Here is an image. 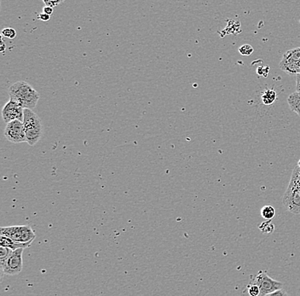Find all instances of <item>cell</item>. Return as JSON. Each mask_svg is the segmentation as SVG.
Returning <instances> with one entry per match:
<instances>
[{"instance_id":"26","label":"cell","mask_w":300,"mask_h":296,"mask_svg":"<svg viewBox=\"0 0 300 296\" xmlns=\"http://www.w3.org/2000/svg\"><path fill=\"white\" fill-rule=\"evenodd\" d=\"M298 166L300 167V160H299V162H298Z\"/></svg>"},{"instance_id":"12","label":"cell","mask_w":300,"mask_h":296,"mask_svg":"<svg viewBox=\"0 0 300 296\" xmlns=\"http://www.w3.org/2000/svg\"><path fill=\"white\" fill-rule=\"evenodd\" d=\"M277 97V91L274 89H266L262 94V96H261L262 102H263L264 105H271V104H273L276 102Z\"/></svg>"},{"instance_id":"25","label":"cell","mask_w":300,"mask_h":296,"mask_svg":"<svg viewBox=\"0 0 300 296\" xmlns=\"http://www.w3.org/2000/svg\"><path fill=\"white\" fill-rule=\"evenodd\" d=\"M1 43H2V46H1V51L2 52H4V50H5V46H4V43H3V38H1Z\"/></svg>"},{"instance_id":"17","label":"cell","mask_w":300,"mask_h":296,"mask_svg":"<svg viewBox=\"0 0 300 296\" xmlns=\"http://www.w3.org/2000/svg\"><path fill=\"white\" fill-rule=\"evenodd\" d=\"M239 52L242 56H250L254 52V48L250 45H243L239 48Z\"/></svg>"},{"instance_id":"20","label":"cell","mask_w":300,"mask_h":296,"mask_svg":"<svg viewBox=\"0 0 300 296\" xmlns=\"http://www.w3.org/2000/svg\"><path fill=\"white\" fill-rule=\"evenodd\" d=\"M290 73V74H296V75H298V74H300V61L299 62V63L295 64V65H294V66L293 67V68H292L289 71H288V73Z\"/></svg>"},{"instance_id":"9","label":"cell","mask_w":300,"mask_h":296,"mask_svg":"<svg viewBox=\"0 0 300 296\" xmlns=\"http://www.w3.org/2000/svg\"><path fill=\"white\" fill-rule=\"evenodd\" d=\"M300 61V47L294 48L292 50H287L284 54L283 57L280 60L279 68L280 69L288 73V71Z\"/></svg>"},{"instance_id":"18","label":"cell","mask_w":300,"mask_h":296,"mask_svg":"<svg viewBox=\"0 0 300 296\" xmlns=\"http://www.w3.org/2000/svg\"><path fill=\"white\" fill-rule=\"evenodd\" d=\"M248 295L250 296H260V290L259 288L255 285V284H251L249 283L248 285Z\"/></svg>"},{"instance_id":"8","label":"cell","mask_w":300,"mask_h":296,"mask_svg":"<svg viewBox=\"0 0 300 296\" xmlns=\"http://www.w3.org/2000/svg\"><path fill=\"white\" fill-rule=\"evenodd\" d=\"M2 117L5 123L8 124L14 120H21L23 122L24 109L20 104L10 100L3 106Z\"/></svg>"},{"instance_id":"19","label":"cell","mask_w":300,"mask_h":296,"mask_svg":"<svg viewBox=\"0 0 300 296\" xmlns=\"http://www.w3.org/2000/svg\"><path fill=\"white\" fill-rule=\"evenodd\" d=\"M44 3L46 4V6L54 7L58 6L59 4L63 3V0H44Z\"/></svg>"},{"instance_id":"4","label":"cell","mask_w":300,"mask_h":296,"mask_svg":"<svg viewBox=\"0 0 300 296\" xmlns=\"http://www.w3.org/2000/svg\"><path fill=\"white\" fill-rule=\"evenodd\" d=\"M0 236L9 237L16 243L26 244L30 246L36 235L30 226H17V227H1Z\"/></svg>"},{"instance_id":"21","label":"cell","mask_w":300,"mask_h":296,"mask_svg":"<svg viewBox=\"0 0 300 296\" xmlns=\"http://www.w3.org/2000/svg\"><path fill=\"white\" fill-rule=\"evenodd\" d=\"M265 296H288L287 292L285 291V290H277V291H275L273 293L269 294V295H266Z\"/></svg>"},{"instance_id":"10","label":"cell","mask_w":300,"mask_h":296,"mask_svg":"<svg viewBox=\"0 0 300 296\" xmlns=\"http://www.w3.org/2000/svg\"><path fill=\"white\" fill-rule=\"evenodd\" d=\"M287 103L290 110L300 117V93L295 91L287 97Z\"/></svg>"},{"instance_id":"7","label":"cell","mask_w":300,"mask_h":296,"mask_svg":"<svg viewBox=\"0 0 300 296\" xmlns=\"http://www.w3.org/2000/svg\"><path fill=\"white\" fill-rule=\"evenodd\" d=\"M4 136L6 139L11 143H21L26 142L23 122L21 120H14L6 124L4 129Z\"/></svg>"},{"instance_id":"16","label":"cell","mask_w":300,"mask_h":296,"mask_svg":"<svg viewBox=\"0 0 300 296\" xmlns=\"http://www.w3.org/2000/svg\"><path fill=\"white\" fill-rule=\"evenodd\" d=\"M1 36L13 40L17 37V31L11 27H4L3 30L1 31Z\"/></svg>"},{"instance_id":"2","label":"cell","mask_w":300,"mask_h":296,"mask_svg":"<svg viewBox=\"0 0 300 296\" xmlns=\"http://www.w3.org/2000/svg\"><path fill=\"white\" fill-rule=\"evenodd\" d=\"M285 208L294 214L300 213V169L299 166L294 167L290 183L282 198Z\"/></svg>"},{"instance_id":"3","label":"cell","mask_w":300,"mask_h":296,"mask_svg":"<svg viewBox=\"0 0 300 296\" xmlns=\"http://www.w3.org/2000/svg\"><path fill=\"white\" fill-rule=\"evenodd\" d=\"M26 143L34 146L43 136V127L40 117L33 110L25 109L23 119Z\"/></svg>"},{"instance_id":"14","label":"cell","mask_w":300,"mask_h":296,"mask_svg":"<svg viewBox=\"0 0 300 296\" xmlns=\"http://www.w3.org/2000/svg\"><path fill=\"white\" fill-rule=\"evenodd\" d=\"M258 229L263 234H272L276 230V227L271 220H265L258 227Z\"/></svg>"},{"instance_id":"5","label":"cell","mask_w":300,"mask_h":296,"mask_svg":"<svg viewBox=\"0 0 300 296\" xmlns=\"http://www.w3.org/2000/svg\"><path fill=\"white\" fill-rule=\"evenodd\" d=\"M251 284L257 285L260 290L261 296H265L269 294L273 293L277 290H281L283 284L273 279L268 275L267 273L260 271L257 275L251 280Z\"/></svg>"},{"instance_id":"11","label":"cell","mask_w":300,"mask_h":296,"mask_svg":"<svg viewBox=\"0 0 300 296\" xmlns=\"http://www.w3.org/2000/svg\"><path fill=\"white\" fill-rule=\"evenodd\" d=\"M0 244L1 246L5 247V248H9L10 250H17L18 249H26L28 248V245L26 244H19V243H16L13 242L12 240L7 237V236H0Z\"/></svg>"},{"instance_id":"13","label":"cell","mask_w":300,"mask_h":296,"mask_svg":"<svg viewBox=\"0 0 300 296\" xmlns=\"http://www.w3.org/2000/svg\"><path fill=\"white\" fill-rule=\"evenodd\" d=\"M261 216L265 220H272L276 216V209L271 205H265L260 210Z\"/></svg>"},{"instance_id":"23","label":"cell","mask_w":300,"mask_h":296,"mask_svg":"<svg viewBox=\"0 0 300 296\" xmlns=\"http://www.w3.org/2000/svg\"><path fill=\"white\" fill-rule=\"evenodd\" d=\"M53 8L49 6H45L43 8V12L45 14H47V15H49V16H51L53 14Z\"/></svg>"},{"instance_id":"6","label":"cell","mask_w":300,"mask_h":296,"mask_svg":"<svg viewBox=\"0 0 300 296\" xmlns=\"http://www.w3.org/2000/svg\"><path fill=\"white\" fill-rule=\"evenodd\" d=\"M23 249L13 250L4 263L1 265L2 272L8 276L17 275L23 269Z\"/></svg>"},{"instance_id":"1","label":"cell","mask_w":300,"mask_h":296,"mask_svg":"<svg viewBox=\"0 0 300 296\" xmlns=\"http://www.w3.org/2000/svg\"><path fill=\"white\" fill-rule=\"evenodd\" d=\"M10 100L25 109L33 110L36 107L40 95L31 85L25 81H17L9 88Z\"/></svg>"},{"instance_id":"22","label":"cell","mask_w":300,"mask_h":296,"mask_svg":"<svg viewBox=\"0 0 300 296\" xmlns=\"http://www.w3.org/2000/svg\"><path fill=\"white\" fill-rule=\"evenodd\" d=\"M38 19H39V20L42 21V22H48V21H50V16L42 12V13H40L39 15H38Z\"/></svg>"},{"instance_id":"24","label":"cell","mask_w":300,"mask_h":296,"mask_svg":"<svg viewBox=\"0 0 300 296\" xmlns=\"http://www.w3.org/2000/svg\"><path fill=\"white\" fill-rule=\"evenodd\" d=\"M296 81H297V91L300 93V74H298L296 77Z\"/></svg>"},{"instance_id":"15","label":"cell","mask_w":300,"mask_h":296,"mask_svg":"<svg viewBox=\"0 0 300 296\" xmlns=\"http://www.w3.org/2000/svg\"><path fill=\"white\" fill-rule=\"evenodd\" d=\"M13 250H10L9 248L5 247H0V265L4 263L7 258L10 256V253H12Z\"/></svg>"}]
</instances>
